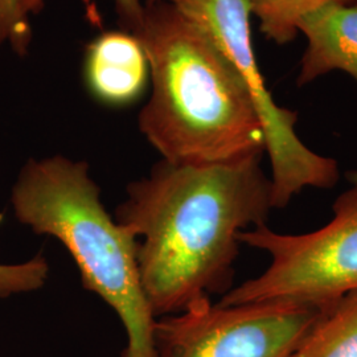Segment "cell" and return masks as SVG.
I'll use <instances>...</instances> for the list:
<instances>
[{
    "label": "cell",
    "instance_id": "1",
    "mask_svg": "<svg viewBox=\"0 0 357 357\" xmlns=\"http://www.w3.org/2000/svg\"><path fill=\"white\" fill-rule=\"evenodd\" d=\"M261 158L217 165L162 159L128 184L114 218L137 238L142 287L155 318L231 289L238 234L265 224L273 209Z\"/></svg>",
    "mask_w": 357,
    "mask_h": 357
},
{
    "label": "cell",
    "instance_id": "2",
    "mask_svg": "<svg viewBox=\"0 0 357 357\" xmlns=\"http://www.w3.org/2000/svg\"><path fill=\"white\" fill-rule=\"evenodd\" d=\"M134 33L151 81L138 125L163 160L217 165L266 153L252 97L200 26L162 0L144 4Z\"/></svg>",
    "mask_w": 357,
    "mask_h": 357
},
{
    "label": "cell",
    "instance_id": "3",
    "mask_svg": "<svg viewBox=\"0 0 357 357\" xmlns=\"http://www.w3.org/2000/svg\"><path fill=\"white\" fill-rule=\"evenodd\" d=\"M11 205L20 224L64 245L84 287L116 312L128 336L122 357H155L156 318L142 287L137 238L106 211L89 165L64 155L29 159Z\"/></svg>",
    "mask_w": 357,
    "mask_h": 357
},
{
    "label": "cell",
    "instance_id": "4",
    "mask_svg": "<svg viewBox=\"0 0 357 357\" xmlns=\"http://www.w3.org/2000/svg\"><path fill=\"white\" fill-rule=\"evenodd\" d=\"M335 217L306 234H281L258 225L243 230L238 241L264 250L268 268L230 289L220 303L295 302L323 308L357 291V193L349 190L333 204Z\"/></svg>",
    "mask_w": 357,
    "mask_h": 357
},
{
    "label": "cell",
    "instance_id": "5",
    "mask_svg": "<svg viewBox=\"0 0 357 357\" xmlns=\"http://www.w3.org/2000/svg\"><path fill=\"white\" fill-rule=\"evenodd\" d=\"M213 41L255 102L271 162L273 208H283L307 187L331 188L337 162L311 151L299 139L298 114L278 106L255 59L248 0H167Z\"/></svg>",
    "mask_w": 357,
    "mask_h": 357
},
{
    "label": "cell",
    "instance_id": "6",
    "mask_svg": "<svg viewBox=\"0 0 357 357\" xmlns=\"http://www.w3.org/2000/svg\"><path fill=\"white\" fill-rule=\"evenodd\" d=\"M295 302L213 305L205 298L155 320V357H291L319 315Z\"/></svg>",
    "mask_w": 357,
    "mask_h": 357
},
{
    "label": "cell",
    "instance_id": "7",
    "mask_svg": "<svg viewBox=\"0 0 357 357\" xmlns=\"http://www.w3.org/2000/svg\"><path fill=\"white\" fill-rule=\"evenodd\" d=\"M85 78L101 102L125 106L141 97L150 78V65L139 38L128 31H109L88 47Z\"/></svg>",
    "mask_w": 357,
    "mask_h": 357
},
{
    "label": "cell",
    "instance_id": "8",
    "mask_svg": "<svg viewBox=\"0 0 357 357\" xmlns=\"http://www.w3.org/2000/svg\"><path fill=\"white\" fill-rule=\"evenodd\" d=\"M307 38L296 84L305 86L332 70H343L357 82V4H328L302 17Z\"/></svg>",
    "mask_w": 357,
    "mask_h": 357
},
{
    "label": "cell",
    "instance_id": "9",
    "mask_svg": "<svg viewBox=\"0 0 357 357\" xmlns=\"http://www.w3.org/2000/svg\"><path fill=\"white\" fill-rule=\"evenodd\" d=\"M291 357H357V291L320 308Z\"/></svg>",
    "mask_w": 357,
    "mask_h": 357
},
{
    "label": "cell",
    "instance_id": "10",
    "mask_svg": "<svg viewBox=\"0 0 357 357\" xmlns=\"http://www.w3.org/2000/svg\"><path fill=\"white\" fill-rule=\"evenodd\" d=\"M248 3L265 38L286 45L298 36L303 16L328 4L349 6L354 0H248Z\"/></svg>",
    "mask_w": 357,
    "mask_h": 357
},
{
    "label": "cell",
    "instance_id": "11",
    "mask_svg": "<svg viewBox=\"0 0 357 357\" xmlns=\"http://www.w3.org/2000/svg\"><path fill=\"white\" fill-rule=\"evenodd\" d=\"M50 277V264L43 255L22 264H0V299L32 293L44 287Z\"/></svg>",
    "mask_w": 357,
    "mask_h": 357
},
{
    "label": "cell",
    "instance_id": "12",
    "mask_svg": "<svg viewBox=\"0 0 357 357\" xmlns=\"http://www.w3.org/2000/svg\"><path fill=\"white\" fill-rule=\"evenodd\" d=\"M32 41L29 17L23 13L19 0H0V47H10L16 54L28 53Z\"/></svg>",
    "mask_w": 357,
    "mask_h": 357
},
{
    "label": "cell",
    "instance_id": "13",
    "mask_svg": "<svg viewBox=\"0 0 357 357\" xmlns=\"http://www.w3.org/2000/svg\"><path fill=\"white\" fill-rule=\"evenodd\" d=\"M47 0H19L20 8L28 17L31 15L40 13L44 7ZM116 8V13L119 15V19L122 20L125 31L135 32V29L139 26L144 13V3L143 0H113Z\"/></svg>",
    "mask_w": 357,
    "mask_h": 357
},
{
    "label": "cell",
    "instance_id": "14",
    "mask_svg": "<svg viewBox=\"0 0 357 357\" xmlns=\"http://www.w3.org/2000/svg\"><path fill=\"white\" fill-rule=\"evenodd\" d=\"M348 178H349V181L352 183V190L357 193V169L351 171V172L348 174Z\"/></svg>",
    "mask_w": 357,
    "mask_h": 357
},
{
    "label": "cell",
    "instance_id": "15",
    "mask_svg": "<svg viewBox=\"0 0 357 357\" xmlns=\"http://www.w3.org/2000/svg\"><path fill=\"white\" fill-rule=\"evenodd\" d=\"M158 1H162V0H143L144 4H153V3H158Z\"/></svg>",
    "mask_w": 357,
    "mask_h": 357
},
{
    "label": "cell",
    "instance_id": "16",
    "mask_svg": "<svg viewBox=\"0 0 357 357\" xmlns=\"http://www.w3.org/2000/svg\"><path fill=\"white\" fill-rule=\"evenodd\" d=\"M354 4H357V0H354Z\"/></svg>",
    "mask_w": 357,
    "mask_h": 357
}]
</instances>
